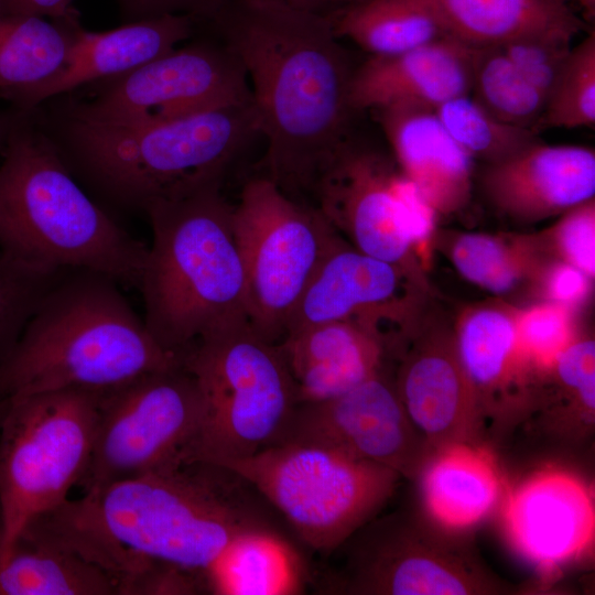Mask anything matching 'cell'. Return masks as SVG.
Here are the masks:
<instances>
[{
  "label": "cell",
  "mask_w": 595,
  "mask_h": 595,
  "mask_svg": "<svg viewBox=\"0 0 595 595\" xmlns=\"http://www.w3.org/2000/svg\"><path fill=\"white\" fill-rule=\"evenodd\" d=\"M409 286L415 285L400 268L340 237L307 284L285 336L303 327L351 317L400 320L409 305L407 295L400 296V292Z\"/></svg>",
  "instance_id": "44dd1931"
},
{
  "label": "cell",
  "mask_w": 595,
  "mask_h": 595,
  "mask_svg": "<svg viewBox=\"0 0 595 595\" xmlns=\"http://www.w3.org/2000/svg\"><path fill=\"white\" fill-rule=\"evenodd\" d=\"M566 2H570L572 0H565ZM576 1L582 9L584 10V17L587 20H591L594 18L595 14V0H573Z\"/></svg>",
  "instance_id": "ee69618b"
},
{
  "label": "cell",
  "mask_w": 595,
  "mask_h": 595,
  "mask_svg": "<svg viewBox=\"0 0 595 595\" xmlns=\"http://www.w3.org/2000/svg\"><path fill=\"white\" fill-rule=\"evenodd\" d=\"M285 442L328 446L404 477H418L434 452L410 422L385 368L336 397L298 402L277 444Z\"/></svg>",
  "instance_id": "5bb4252c"
},
{
  "label": "cell",
  "mask_w": 595,
  "mask_h": 595,
  "mask_svg": "<svg viewBox=\"0 0 595 595\" xmlns=\"http://www.w3.org/2000/svg\"><path fill=\"white\" fill-rule=\"evenodd\" d=\"M299 402L342 394L385 368L387 339L379 322L351 317L289 333L277 344Z\"/></svg>",
  "instance_id": "603a6c76"
},
{
  "label": "cell",
  "mask_w": 595,
  "mask_h": 595,
  "mask_svg": "<svg viewBox=\"0 0 595 595\" xmlns=\"http://www.w3.org/2000/svg\"><path fill=\"white\" fill-rule=\"evenodd\" d=\"M313 201L350 245L423 285L414 245L432 235L436 213L396 161L351 137L321 175Z\"/></svg>",
  "instance_id": "7c38bea8"
},
{
  "label": "cell",
  "mask_w": 595,
  "mask_h": 595,
  "mask_svg": "<svg viewBox=\"0 0 595 595\" xmlns=\"http://www.w3.org/2000/svg\"><path fill=\"white\" fill-rule=\"evenodd\" d=\"M339 37L392 55L450 36L423 0H342L328 14Z\"/></svg>",
  "instance_id": "83f0119b"
},
{
  "label": "cell",
  "mask_w": 595,
  "mask_h": 595,
  "mask_svg": "<svg viewBox=\"0 0 595 595\" xmlns=\"http://www.w3.org/2000/svg\"><path fill=\"white\" fill-rule=\"evenodd\" d=\"M127 10L143 18L178 11L213 13L218 0H121Z\"/></svg>",
  "instance_id": "60d3db41"
},
{
  "label": "cell",
  "mask_w": 595,
  "mask_h": 595,
  "mask_svg": "<svg viewBox=\"0 0 595 595\" xmlns=\"http://www.w3.org/2000/svg\"><path fill=\"white\" fill-rule=\"evenodd\" d=\"M539 236L550 257L567 262L594 279V198L560 215L558 221Z\"/></svg>",
  "instance_id": "8d00e7d4"
},
{
  "label": "cell",
  "mask_w": 595,
  "mask_h": 595,
  "mask_svg": "<svg viewBox=\"0 0 595 595\" xmlns=\"http://www.w3.org/2000/svg\"><path fill=\"white\" fill-rule=\"evenodd\" d=\"M99 392L64 389L10 398L0 423L2 542L56 509L89 465Z\"/></svg>",
  "instance_id": "9c48e42d"
},
{
  "label": "cell",
  "mask_w": 595,
  "mask_h": 595,
  "mask_svg": "<svg viewBox=\"0 0 595 595\" xmlns=\"http://www.w3.org/2000/svg\"><path fill=\"white\" fill-rule=\"evenodd\" d=\"M251 101L247 75L225 46L173 50L116 77L72 118L106 126L138 127Z\"/></svg>",
  "instance_id": "4fadbf2b"
},
{
  "label": "cell",
  "mask_w": 595,
  "mask_h": 595,
  "mask_svg": "<svg viewBox=\"0 0 595 595\" xmlns=\"http://www.w3.org/2000/svg\"><path fill=\"white\" fill-rule=\"evenodd\" d=\"M143 209L152 228L139 285L143 321L162 347L185 355L205 334L247 317L234 205L214 182Z\"/></svg>",
  "instance_id": "5b68a950"
},
{
  "label": "cell",
  "mask_w": 595,
  "mask_h": 595,
  "mask_svg": "<svg viewBox=\"0 0 595 595\" xmlns=\"http://www.w3.org/2000/svg\"><path fill=\"white\" fill-rule=\"evenodd\" d=\"M480 429H494L532 411L542 380L518 342L516 307L502 302L465 309L453 328Z\"/></svg>",
  "instance_id": "e0dca14e"
},
{
  "label": "cell",
  "mask_w": 595,
  "mask_h": 595,
  "mask_svg": "<svg viewBox=\"0 0 595 595\" xmlns=\"http://www.w3.org/2000/svg\"><path fill=\"white\" fill-rule=\"evenodd\" d=\"M0 251V359L11 349L48 290L66 272Z\"/></svg>",
  "instance_id": "e575fe53"
},
{
  "label": "cell",
  "mask_w": 595,
  "mask_h": 595,
  "mask_svg": "<svg viewBox=\"0 0 595 595\" xmlns=\"http://www.w3.org/2000/svg\"><path fill=\"white\" fill-rule=\"evenodd\" d=\"M0 519V534H1ZM116 582L77 554L22 529L0 539V595H112Z\"/></svg>",
  "instance_id": "4316f807"
},
{
  "label": "cell",
  "mask_w": 595,
  "mask_h": 595,
  "mask_svg": "<svg viewBox=\"0 0 595 595\" xmlns=\"http://www.w3.org/2000/svg\"><path fill=\"white\" fill-rule=\"evenodd\" d=\"M71 22L62 25L41 17L0 14V94L3 97L15 102L62 67L76 24L73 23L69 31Z\"/></svg>",
  "instance_id": "4dcf8cb0"
},
{
  "label": "cell",
  "mask_w": 595,
  "mask_h": 595,
  "mask_svg": "<svg viewBox=\"0 0 595 595\" xmlns=\"http://www.w3.org/2000/svg\"><path fill=\"white\" fill-rule=\"evenodd\" d=\"M203 409L201 386L184 365L101 390L91 456L78 486L88 493L186 463Z\"/></svg>",
  "instance_id": "8fae6325"
},
{
  "label": "cell",
  "mask_w": 595,
  "mask_h": 595,
  "mask_svg": "<svg viewBox=\"0 0 595 595\" xmlns=\"http://www.w3.org/2000/svg\"><path fill=\"white\" fill-rule=\"evenodd\" d=\"M412 332L393 378L410 422L434 451L452 443H475L480 422L453 329L431 323Z\"/></svg>",
  "instance_id": "2e32d148"
},
{
  "label": "cell",
  "mask_w": 595,
  "mask_h": 595,
  "mask_svg": "<svg viewBox=\"0 0 595 595\" xmlns=\"http://www.w3.org/2000/svg\"><path fill=\"white\" fill-rule=\"evenodd\" d=\"M192 14L165 13L117 29L89 32L73 26L62 67L14 102L29 111L40 102L89 82L119 77L173 50L192 33Z\"/></svg>",
  "instance_id": "7402d4cb"
},
{
  "label": "cell",
  "mask_w": 595,
  "mask_h": 595,
  "mask_svg": "<svg viewBox=\"0 0 595 595\" xmlns=\"http://www.w3.org/2000/svg\"><path fill=\"white\" fill-rule=\"evenodd\" d=\"M232 470L182 463L67 499L26 527L106 572L119 594L159 565L207 572L240 534L275 530Z\"/></svg>",
  "instance_id": "6da1fadb"
},
{
  "label": "cell",
  "mask_w": 595,
  "mask_h": 595,
  "mask_svg": "<svg viewBox=\"0 0 595 595\" xmlns=\"http://www.w3.org/2000/svg\"><path fill=\"white\" fill-rule=\"evenodd\" d=\"M347 563L345 591L368 595L495 594L501 583L463 551L392 520L371 526Z\"/></svg>",
  "instance_id": "9a60e30c"
},
{
  "label": "cell",
  "mask_w": 595,
  "mask_h": 595,
  "mask_svg": "<svg viewBox=\"0 0 595 595\" xmlns=\"http://www.w3.org/2000/svg\"><path fill=\"white\" fill-rule=\"evenodd\" d=\"M1 156L2 251L34 266L89 270L139 289L148 246L86 195L28 111H17Z\"/></svg>",
  "instance_id": "277c9868"
},
{
  "label": "cell",
  "mask_w": 595,
  "mask_h": 595,
  "mask_svg": "<svg viewBox=\"0 0 595 595\" xmlns=\"http://www.w3.org/2000/svg\"><path fill=\"white\" fill-rule=\"evenodd\" d=\"M214 14L248 78L263 175L306 203L353 137L354 69L331 18L284 0H221Z\"/></svg>",
  "instance_id": "7a4b0ae2"
},
{
  "label": "cell",
  "mask_w": 595,
  "mask_h": 595,
  "mask_svg": "<svg viewBox=\"0 0 595 595\" xmlns=\"http://www.w3.org/2000/svg\"><path fill=\"white\" fill-rule=\"evenodd\" d=\"M377 111L397 165L431 208L443 215L464 208L472 193L473 159L435 109L397 104Z\"/></svg>",
  "instance_id": "cb8c5ba5"
},
{
  "label": "cell",
  "mask_w": 595,
  "mask_h": 595,
  "mask_svg": "<svg viewBox=\"0 0 595 595\" xmlns=\"http://www.w3.org/2000/svg\"><path fill=\"white\" fill-rule=\"evenodd\" d=\"M207 573L209 585L220 594H289L300 585L298 556L270 529L237 537Z\"/></svg>",
  "instance_id": "f546056e"
},
{
  "label": "cell",
  "mask_w": 595,
  "mask_h": 595,
  "mask_svg": "<svg viewBox=\"0 0 595 595\" xmlns=\"http://www.w3.org/2000/svg\"><path fill=\"white\" fill-rule=\"evenodd\" d=\"M17 112H0V155Z\"/></svg>",
  "instance_id": "7bdbcfd3"
},
{
  "label": "cell",
  "mask_w": 595,
  "mask_h": 595,
  "mask_svg": "<svg viewBox=\"0 0 595 595\" xmlns=\"http://www.w3.org/2000/svg\"><path fill=\"white\" fill-rule=\"evenodd\" d=\"M592 281L593 279L578 268L550 258L540 270L532 291L539 300L576 311L591 296Z\"/></svg>",
  "instance_id": "f35d334b"
},
{
  "label": "cell",
  "mask_w": 595,
  "mask_h": 595,
  "mask_svg": "<svg viewBox=\"0 0 595 595\" xmlns=\"http://www.w3.org/2000/svg\"><path fill=\"white\" fill-rule=\"evenodd\" d=\"M470 93L496 119L538 133L545 99L499 46H476Z\"/></svg>",
  "instance_id": "1f68e13d"
},
{
  "label": "cell",
  "mask_w": 595,
  "mask_h": 595,
  "mask_svg": "<svg viewBox=\"0 0 595 595\" xmlns=\"http://www.w3.org/2000/svg\"><path fill=\"white\" fill-rule=\"evenodd\" d=\"M10 399H4L0 401V423L9 408Z\"/></svg>",
  "instance_id": "f6af8a7d"
},
{
  "label": "cell",
  "mask_w": 595,
  "mask_h": 595,
  "mask_svg": "<svg viewBox=\"0 0 595 595\" xmlns=\"http://www.w3.org/2000/svg\"><path fill=\"white\" fill-rule=\"evenodd\" d=\"M445 32L473 46L531 35L573 40L584 21L565 0H423Z\"/></svg>",
  "instance_id": "484cf974"
},
{
  "label": "cell",
  "mask_w": 595,
  "mask_h": 595,
  "mask_svg": "<svg viewBox=\"0 0 595 595\" xmlns=\"http://www.w3.org/2000/svg\"><path fill=\"white\" fill-rule=\"evenodd\" d=\"M482 186L491 205L512 220L534 223L560 216L594 198L595 151L539 140L486 164Z\"/></svg>",
  "instance_id": "d6986e66"
},
{
  "label": "cell",
  "mask_w": 595,
  "mask_h": 595,
  "mask_svg": "<svg viewBox=\"0 0 595 595\" xmlns=\"http://www.w3.org/2000/svg\"><path fill=\"white\" fill-rule=\"evenodd\" d=\"M595 127V32L573 46L547 100L541 128Z\"/></svg>",
  "instance_id": "836d02e7"
},
{
  "label": "cell",
  "mask_w": 595,
  "mask_h": 595,
  "mask_svg": "<svg viewBox=\"0 0 595 595\" xmlns=\"http://www.w3.org/2000/svg\"><path fill=\"white\" fill-rule=\"evenodd\" d=\"M572 40L553 35L522 36L497 45L547 100L571 53Z\"/></svg>",
  "instance_id": "74e56055"
},
{
  "label": "cell",
  "mask_w": 595,
  "mask_h": 595,
  "mask_svg": "<svg viewBox=\"0 0 595 595\" xmlns=\"http://www.w3.org/2000/svg\"><path fill=\"white\" fill-rule=\"evenodd\" d=\"M456 270L469 282L497 295L532 291L550 257L539 235L458 232L446 241Z\"/></svg>",
  "instance_id": "f1b7e54d"
},
{
  "label": "cell",
  "mask_w": 595,
  "mask_h": 595,
  "mask_svg": "<svg viewBox=\"0 0 595 595\" xmlns=\"http://www.w3.org/2000/svg\"><path fill=\"white\" fill-rule=\"evenodd\" d=\"M234 230L252 328L279 344L321 261L342 237L322 213L284 193L266 175L245 183Z\"/></svg>",
  "instance_id": "30bf717a"
},
{
  "label": "cell",
  "mask_w": 595,
  "mask_h": 595,
  "mask_svg": "<svg viewBox=\"0 0 595 595\" xmlns=\"http://www.w3.org/2000/svg\"><path fill=\"white\" fill-rule=\"evenodd\" d=\"M418 477L425 509L447 531L479 523L502 495L494 457L476 443H452L435 450Z\"/></svg>",
  "instance_id": "d4e9b609"
},
{
  "label": "cell",
  "mask_w": 595,
  "mask_h": 595,
  "mask_svg": "<svg viewBox=\"0 0 595 595\" xmlns=\"http://www.w3.org/2000/svg\"><path fill=\"white\" fill-rule=\"evenodd\" d=\"M434 109L454 141L473 160L486 164L502 161L540 140L531 129L496 119L469 95L455 97Z\"/></svg>",
  "instance_id": "d6a6232c"
},
{
  "label": "cell",
  "mask_w": 595,
  "mask_h": 595,
  "mask_svg": "<svg viewBox=\"0 0 595 595\" xmlns=\"http://www.w3.org/2000/svg\"><path fill=\"white\" fill-rule=\"evenodd\" d=\"M314 550L329 552L368 523L392 496L398 472L317 444L285 442L225 462Z\"/></svg>",
  "instance_id": "ba28073f"
},
{
  "label": "cell",
  "mask_w": 595,
  "mask_h": 595,
  "mask_svg": "<svg viewBox=\"0 0 595 595\" xmlns=\"http://www.w3.org/2000/svg\"><path fill=\"white\" fill-rule=\"evenodd\" d=\"M184 366L196 377L204 409L186 463L220 465L277 444L298 404L277 344L241 317L202 336Z\"/></svg>",
  "instance_id": "52a82bcc"
},
{
  "label": "cell",
  "mask_w": 595,
  "mask_h": 595,
  "mask_svg": "<svg viewBox=\"0 0 595 595\" xmlns=\"http://www.w3.org/2000/svg\"><path fill=\"white\" fill-rule=\"evenodd\" d=\"M112 279L67 270L0 359V401L64 389L101 391L184 365L162 347Z\"/></svg>",
  "instance_id": "3957f363"
},
{
  "label": "cell",
  "mask_w": 595,
  "mask_h": 595,
  "mask_svg": "<svg viewBox=\"0 0 595 595\" xmlns=\"http://www.w3.org/2000/svg\"><path fill=\"white\" fill-rule=\"evenodd\" d=\"M516 326L520 349L541 377L559 355L581 336L576 311L543 300L516 307Z\"/></svg>",
  "instance_id": "d590c367"
},
{
  "label": "cell",
  "mask_w": 595,
  "mask_h": 595,
  "mask_svg": "<svg viewBox=\"0 0 595 595\" xmlns=\"http://www.w3.org/2000/svg\"><path fill=\"white\" fill-rule=\"evenodd\" d=\"M295 7L307 9L324 14H331L342 0H284Z\"/></svg>",
  "instance_id": "b9f144b4"
},
{
  "label": "cell",
  "mask_w": 595,
  "mask_h": 595,
  "mask_svg": "<svg viewBox=\"0 0 595 595\" xmlns=\"http://www.w3.org/2000/svg\"><path fill=\"white\" fill-rule=\"evenodd\" d=\"M504 528L513 549L544 574L587 552L595 537L591 489L558 468L538 470L506 497Z\"/></svg>",
  "instance_id": "ac0fdd59"
},
{
  "label": "cell",
  "mask_w": 595,
  "mask_h": 595,
  "mask_svg": "<svg viewBox=\"0 0 595 595\" xmlns=\"http://www.w3.org/2000/svg\"><path fill=\"white\" fill-rule=\"evenodd\" d=\"M258 134L252 101L178 119L117 127L71 118L69 142L85 174L106 194L144 208L221 182Z\"/></svg>",
  "instance_id": "8992f818"
},
{
  "label": "cell",
  "mask_w": 595,
  "mask_h": 595,
  "mask_svg": "<svg viewBox=\"0 0 595 595\" xmlns=\"http://www.w3.org/2000/svg\"><path fill=\"white\" fill-rule=\"evenodd\" d=\"M0 14L50 17L60 21L75 19L72 0H0Z\"/></svg>",
  "instance_id": "ab89813d"
},
{
  "label": "cell",
  "mask_w": 595,
  "mask_h": 595,
  "mask_svg": "<svg viewBox=\"0 0 595 595\" xmlns=\"http://www.w3.org/2000/svg\"><path fill=\"white\" fill-rule=\"evenodd\" d=\"M476 46L444 36L392 55H370L351 75L355 112L397 104L436 108L469 95Z\"/></svg>",
  "instance_id": "ffe728a7"
}]
</instances>
